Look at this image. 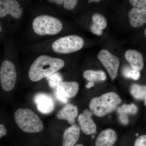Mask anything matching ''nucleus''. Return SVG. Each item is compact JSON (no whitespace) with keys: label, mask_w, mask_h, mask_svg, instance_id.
Masks as SVG:
<instances>
[{"label":"nucleus","mask_w":146,"mask_h":146,"mask_svg":"<svg viewBox=\"0 0 146 146\" xmlns=\"http://www.w3.org/2000/svg\"><path fill=\"white\" fill-rule=\"evenodd\" d=\"M65 62L62 59L46 55L39 56L32 64L29 72L30 79L39 81L49 77L63 68Z\"/></svg>","instance_id":"f257e3e1"},{"label":"nucleus","mask_w":146,"mask_h":146,"mask_svg":"<svg viewBox=\"0 0 146 146\" xmlns=\"http://www.w3.org/2000/svg\"><path fill=\"white\" fill-rule=\"evenodd\" d=\"M121 102V99L117 93L110 92L92 99L89 106L93 114L101 117L114 111Z\"/></svg>","instance_id":"f03ea898"},{"label":"nucleus","mask_w":146,"mask_h":146,"mask_svg":"<svg viewBox=\"0 0 146 146\" xmlns=\"http://www.w3.org/2000/svg\"><path fill=\"white\" fill-rule=\"evenodd\" d=\"M15 121L24 132L34 133L40 132L44 129V124L35 112L27 108L18 109L14 114Z\"/></svg>","instance_id":"7ed1b4c3"},{"label":"nucleus","mask_w":146,"mask_h":146,"mask_svg":"<svg viewBox=\"0 0 146 146\" xmlns=\"http://www.w3.org/2000/svg\"><path fill=\"white\" fill-rule=\"evenodd\" d=\"M33 30L40 35H54L62 30L63 25L57 18L41 15L35 18L32 24Z\"/></svg>","instance_id":"20e7f679"},{"label":"nucleus","mask_w":146,"mask_h":146,"mask_svg":"<svg viewBox=\"0 0 146 146\" xmlns=\"http://www.w3.org/2000/svg\"><path fill=\"white\" fill-rule=\"evenodd\" d=\"M84 41L80 36L71 35L61 37L52 43L53 50L56 53L68 54L75 52L82 48Z\"/></svg>","instance_id":"39448f33"},{"label":"nucleus","mask_w":146,"mask_h":146,"mask_svg":"<svg viewBox=\"0 0 146 146\" xmlns=\"http://www.w3.org/2000/svg\"><path fill=\"white\" fill-rule=\"evenodd\" d=\"M17 79V72L15 65L11 61H3L0 70L1 84L6 91L12 90L15 86Z\"/></svg>","instance_id":"423d86ee"},{"label":"nucleus","mask_w":146,"mask_h":146,"mask_svg":"<svg viewBox=\"0 0 146 146\" xmlns=\"http://www.w3.org/2000/svg\"><path fill=\"white\" fill-rule=\"evenodd\" d=\"M98 58L106 69L112 79L116 78L120 65L118 58L106 49L100 51Z\"/></svg>","instance_id":"0eeeda50"},{"label":"nucleus","mask_w":146,"mask_h":146,"mask_svg":"<svg viewBox=\"0 0 146 146\" xmlns=\"http://www.w3.org/2000/svg\"><path fill=\"white\" fill-rule=\"evenodd\" d=\"M78 83L76 82L62 81L57 86L56 96L60 101L66 103L68 98L75 96L79 91Z\"/></svg>","instance_id":"6e6552de"},{"label":"nucleus","mask_w":146,"mask_h":146,"mask_svg":"<svg viewBox=\"0 0 146 146\" xmlns=\"http://www.w3.org/2000/svg\"><path fill=\"white\" fill-rule=\"evenodd\" d=\"M23 9L20 4L14 0H0V17L3 18L9 14L18 19L22 16Z\"/></svg>","instance_id":"1a4fd4ad"},{"label":"nucleus","mask_w":146,"mask_h":146,"mask_svg":"<svg viewBox=\"0 0 146 146\" xmlns=\"http://www.w3.org/2000/svg\"><path fill=\"white\" fill-rule=\"evenodd\" d=\"M92 116L93 113L91 110L85 109L78 118L80 129L86 135H91L96 131V125L92 119Z\"/></svg>","instance_id":"9d476101"},{"label":"nucleus","mask_w":146,"mask_h":146,"mask_svg":"<svg viewBox=\"0 0 146 146\" xmlns=\"http://www.w3.org/2000/svg\"><path fill=\"white\" fill-rule=\"evenodd\" d=\"M129 23L134 28L140 27L146 23V5L133 7L128 13Z\"/></svg>","instance_id":"9b49d317"},{"label":"nucleus","mask_w":146,"mask_h":146,"mask_svg":"<svg viewBox=\"0 0 146 146\" xmlns=\"http://www.w3.org/2000/svg\"><path fill=\"white\" fill-rule=\"evenodd\" d=\"M35 101L38 110L43 114H49L54 109L53 100L48 94L42 93L37 94L35 98Z\"/></svg>","instance_id":"f8f14e48"},{"label":"nucleus","mask_w":146,"mask_h":146,"mask_svg":"<svg viewBox=\"0 0 146 146\" xmlns=\"http://www.w3.org/2000/svg\"><path fill=\"white\" fill-rule=\"evenodd\" d=\"M78 114V108L76 106L71 103L65 105L59 112L56 117L59 119L65 120L71 125H74Z\"/></svg>","instance_id":"ddd939ff"},{"label":"nucleus","mask_w":146,"mask_h":146,"mask_svg":"<svg viewBox=\"0 0 146 146\" xmlns=\"http://www.w3.org/2000/svg\"><path fill=\"white\" fill-rule=\"evenodd\" d=\"M80 129L77 125L74 124L68 128L63 134V146H74L80 136Z\"/></svg>","instance_id":"4468645a"},{"label":"nucleus","mask_w":146,"mask_h":146,"mask_svg":"<svg viewBox=\"0 0 146 146\" xmlns=\"http://www.w3.org/2000/svg\"><path fill=\"white\" fill-rule=\"evenodd\" d=\"M126 60L132 69L141 71L144 67V59L142 54L136 50H128L125 54Z\"/></svg>","instance_id":"2eb2a0df"},{"label":"nucleus","mask_w":146,"mask_h":146,"mask_svg":"<svg viewBox=\"0 0 146 146\" xmlns=\"http://www.w3.org/2000/svg\"><path fill=\"white\" fill-rule=\"evenodd\" d=\"M117 134L112 129L102 131L99 134L96 141V146H113L117 141Z\"/></svg>","instance_id":"dca6fc26"},{"label":"nucleus","mask_w":146,"mask_h":146,"mask_svg":"<svg viewBox=\"0 0 146 146\" xmlns=\"http://www.w3.org/2000/svg\"><path fill=\"white\" fill-rule=\"evenodd\" d=\"M84 78L88 81L93 82L104 81L106 80V75L103 71L87 70L83 73Z\"/></svg>","instance_id":"f3484780"},{"label":"nucleus","mask_w":146,"mask_h":146,"mask_svg":"<svg viewBox=\"0 0 146 146\" xmlns=\"http://www.w3.org/2000/svg\"><path fill=\"white\" fill-rule=\"evenodd\" d=\"M130 93L134 98L143 100L145 97L146 86L138 84H133L131 86Z\"/></svg>","instance_id":"a211bd4d"},{"label":"nucleus","mask_w":146,"mask_h":146,"mask_svg":"<svg viewBox=\"0 0 146 146\" xmlns=\"http://www.w3.org/2000/svg\"><path fill=\"white\" fill-rule=\"evenodd\" d=\"M138 111L137 106L134 104H123L121 106L118 108L117 112L119 115L120 114H130L135 115Z\"/></svg>","instance_id":"6ab92c4d"},{"label":"nucleus","mask_w":146,"mask_h":146,"mask_svg":"<svg viewBox=\"0 0 146 146\" xmlns=\"http://www.w3.org/2000/svg\"><path fill=\"white\" fill-rule=\"evenodd\" d=\"M93 23L99 27L102 30L105 29L107 27V21L105 17L100 13H95L92 16Z\"/></svg>","instance_id":"aec40b11"},{"label":"nucleus","mask_w":146,"mask_h":146,"mask_svg":"<svg viewBox=\"0 0 146 146\" xmlns=\"http://www.w3.org/2000/svg\"><path fill=\"white\" fill-rule=\"evenodd\" d=\"M123 76L127 78H130L135 80H137L141 77L140 71L133 70L129 67H125L123 70Z\"/></svg>","instance_id":"412c9836"},{"label":"nucleus","mask_w":146,"mask_h":146,"mask_svg":"<svg viewBox=\"0 0 146 146\" xmlns=\"http://www.w3.org/2000/svg\"><path fill=\"white\" fill-rule=\"evenodd\" d=\"M50 87L54 88L58 86L61 82L63 81V78L60 74L58 73H55L48 77L47 78Z\"/></svg>","instance_id":"4be33fe9"},{"label":"nucleus","mask_w":146,"mask_h":146,"mask_svg":"<svg viewBox=\"0 0 146 146\" xmlns=\"http://www.w3.org/2000/svg\"><path fill=\"white\" fill-rule=\"evenodd\" d=\"M78 1L77 0H65L63 1L64 8L67 10H72L76 7Z\"/></svg>","instance_id":"5701e85b"},{"label":"nucleus","mask_w":146,"mask_h":146,"mask_svg":"<svg viewBox=\"0 0 146 146\" xmlns=\"http://www.w3.org/2000/svg\"><path fill=\"white\" fill-rule=\"evenodd\" d=\"M134 146H146V135L138 137L135 141Z\"/></svg>","instance_id":"b1692460"},{"label":"nucleus","mask_w":146,"mask_h":146,"mask_svg":"<svg viewBox=\"0 0 146 146\" xmlns=\"http://www.w3.org/2000/svg\"><path fill=\"white\" fill-rule=\"evenodd\" d=\"M129 2L135 7H142L146 5V0H130Z\"/></svg>","instance_id":"393cba45"},{"label":"nucleus","mask_w":146,"mask_h":146,"mask_svg":"<svg viewBox=\"0 0 146 146\" xmlns=\"http://www.w3.org/2000/svg\"><path fill=\"white\" fill-rule=\"evenodd\" d=\"M91 32L97 35H101L102 34V30L97 25L94 23L91 25Z\"/></svg>","instance_id":"a878e982"},{"label":"nucleus","mask_w":146,"mask_h":146,"mask_svg":"<svg viewBox=\"0 0 146 146\" xmlns=\"http://www.w3.org/2000/svg\"><path fill=\"white\" fill-rule=\"evenodd\" d=\"M119 120L120 123L123 125H126L129 123V119L127 115L125 114L119 115Z\"/></svg>","instance_id":"bb28decb"},{"label":"nucleus","mask_w":146,"mask_h":146,"mask_svg":"<svg viewBox=\"0 0 146 146\" xmlns=\"http://www.w3.org/2000/svg\"><path fill=\"white\" fill-rule=\"evenodd\" d=\"M7 132V131L5 126L3 124H0V138H1L3 136H5Z\"/></svg>","instance_id":"cd10ccee"},{"label":"nucleus","mask_w":146,"mask_h":146,"mask_svg":"<svg viewBox=\"0 0 146 146\" xmlns=\"http://www.w3.org/2000/svg\"><path fill=\"white\" fill-rule=\"evenodd\" d=\"M95 86V83L94 82L89 81V83L86 85V87L87 89H90L91 87H94Z\"/></svg>","instance_id":"c85d7f7f"},{"label":"nucleus","mask_w":146,"mask_h":146,"mask_svg":"<svg viewBox=\"0 0 146 146\" xmlns=\"http://www.w3.org/2000/svg\"><path fill=\"white\" fill-rule=\"evenodd\" d=\"M49 2H50L54 3L57 4L58 5H61L63 3V0H54V1H48Z\"/></svg>","instance_id":"c756f323"},{"label":"nucleus","mask_w":146,"mask_h":146,"mask_svg":"<svg viewBox=\"0 0 146 146\" xmlns=\"http://www.w3.org/2000/svg\"><path fill=\"white\" fill-rule=\"evenodd\" d=\"M100 1V0H90V1H88V2L89 3H90L91 2H99Z\"/></svg>","instance_id":"7c9ffc66"},{"label":"nucleus","mask_w":146,"mask_h":146,"mask_svg":"<svg viewBox=\"0 0 146 146\" xmlns=\"http://www.w3.org/2000/svg\"><path fill=\"white\" fill-rule=\"evenodd\" d=\"M144 101H145V104L146 106V94L145 95V99H144Z\"/></svg>","instance_id":"2f4dec72"},{"label":"nucleus","mask_w":146,"mask_h":146,"mask_svg":"<svg viewBox=\"0 0 146 146\" xmlns=\"http://www.w3.org/2000/svg\"><path fill=\"white\" fill-rule=\"evenodd\" d=\"M74 146H84L83 145H81V144H79V145H76Z\"/></svg>","instance_id":"473e14b6"},{"label":"nucleus","mask_w":146,"mask_h":146,"mask_svg":"<svg viewBox=\"0 0 146 146\" xmlns=\"http://www.w3.org/2000/svg\"><path fill=\"white\" fill-rule=\"evenodd\" d=\"M145 37L146 38V28L145 29Z\"/></svg>","instance_id":"72a5a7b5"},{"label":"nucleus","mask_w":146,"mask_h":146,"mask_svg":"<svg viewBox=\"0 0 146 146\" xmlns=\"http://www.w3.org/2000/svg\"><path fill=\"white\" fill-rule=\"evenodd\" d=\"M2 31L1 28V25H0V32Z\"/></svg>","instance_id":"f704fd0d"}]
</instances>
